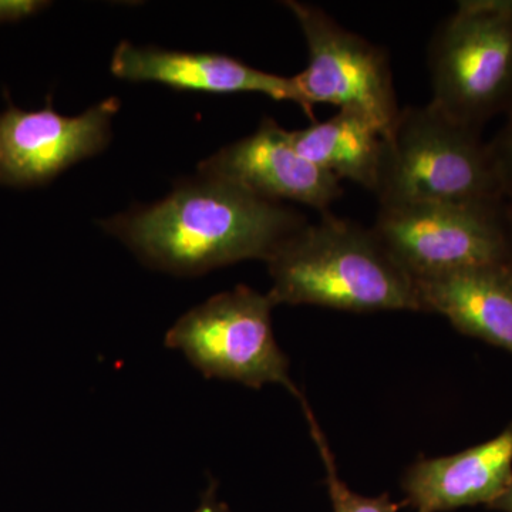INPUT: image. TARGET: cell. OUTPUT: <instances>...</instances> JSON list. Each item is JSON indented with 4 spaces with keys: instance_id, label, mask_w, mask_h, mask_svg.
<instances>
[{
    "instance_id": "12",
    "label": "cell",
    "mask_w": 512,
    "mask_h": 512,
    "mask_svg": "<svg viewBox=\"0 0 512 512\" xmlns=\"http://www.w3.org/2000/svg\"><path fill=\"white\" fill-rule=\"evenodd\" d=\"M421 312L444 316L463 335L512 355V262L416 281Z\"/></svg>"
},
{
    "instance_id": "16",
    "label": "cell",
    "mask_w": 512,
    "mask_h": 512,
    "mask_svg": "<svg viewBox=\"0 0 512 512\" xmlns=\"http://www.w3.org/2000/svg\"><path fill=\"white\" fill-rule=\"evenodd\" d=\"M49 3L40 0H0V23L19 22L36 15Z\"/></svg>"
},
{
    "instance_id": "6",
    "label": "cell",
    "mask_w": 512,
    "mask_h": 512,
    "mask_svg": "<svg viewBox=\"0 0 512 512\" xmlns=\"http://www.w3.org/2000/svg\"><path fill=\"white\" fill-rule=\"evenodd\" d=\"M372 229L414 281L512 262L504 200L379 207Z\"/></svg>"
},
{
    "instance_id": "8",
    "label": "cell",
    "mask_w": 512,
    "mask_h": 512,
    "mask_svg": "<svg viewBox=\"0 0 512 512\" xmlns=\"http://www.w3.org/2000/svg\"><path fill=\"white\" fill-rule=\"evenodd\" d=\"M119 110L116 97L76 117L57 113L50 99L36 111L10 104L0 111V184L18 188L47 184L72 165L97 156L110 144Z\"/></svg>"
},
{
    "instance_id": "17",
    "label": "cell",
    "mask_w": 512,
    "mask_h": 512,
    "mask_svg": "<svg viewBox=\"0 0 512 512\" xmlns=\"http://www.w3.org/2000/svg\"><path fill=\"white\" fill-rule=\"evenodd\" d=\"M217 488V483L211 480L207 490L202 494L200 505L194 512H232L229 510L228 504L218 500Z\"/></svg>"
},
{
    "instance_id": "11",
    "label": "cell",
    "mask_w": 512,
    "mask_h": 512,
    "mask_svg": "<svg viewBox=\"0 0 512 512\" xmlns=\"http://www.w3.org/2000/svg\"><path fill=\"white\" fill-rule=\"evenodd\" d=\"M512 483V421L494 439L451 456L424 458L402 478L404 505L416 512L491 507Z\"/></svg>"
},
{
    "instance_id": "1",
    "label": "cell",
    "mask_w": 512,
    "mask_h": 512,
    "mask_svg": "<svg viewBox=\"0 0 512 512\" xmlns=\"http://www.w3.org/2000/svg\"><path fill=\"white\" fill-rule=\"evenodd\" d=\"M306 218L281 202L198 173L163 200L101 222L147 265L175 275H202L247 259L268 261Z\"/></svg>"
},
{
    "instance_id": "10",
    "label": "cell",
    "mask_w": 512,
    "mask_h": 512,
    "mask_svg": "<svg viewBox=\"0 0 512 512\" xmlns=\"http://www.w3.org/2000/svg\"><path fill=\"white\" fill-rule=\"evenodd\" d=\"M110 69L127 82L158 83L191 92L265 94L274 100L292 101L313 117L293 77L262 72L221 53L180 52L121 42L114 50Z\"/></svg>"
},
{
    "instance_id": "5",
    "label": "cell",
    "mask_w": 512,
    "mask_h": 512,
    "mask_svg": "<svg viewBox=\"0 0 512 512\" xmlns=\"http://www.w3.org/2000/svg\"><path fill=\"white\" fill-rule=\"evenodd\" d=\"M268 293L238 285L212 296L181 316L165 335L207 379L232 380L261 389L281 384L302 404L305 397L289 376V359L275 339Z\"/></svg>"
},
{
    "instance_id": "9",
    "label": "cell",
    "mask_w": 512,
    "mask_h": 512,
    "mask_svg": "<svg viewBox=\"0 0 512 512\" xmlns=\"http://www.w3.org/2000/svg\"><path fill=\"white\" fill-rule=\"evenodd\" d=\"M198 173L228 181L262 200L298 202L319 214L330 212L343 197L338 178L302 157L289 130L269 117L248 137L205 158Z\"/></svg>"
},
{
    "instance_id": "4",
    "label": "cell",
    "mask_w": 512,
    "mask_h": 512,
    "mask_svg": "<svg viewBox=\"0 0 512 512\" xmlns=\"http://www.w3.org/2000/svg\"><path fill=\"white\" fill-rule=\"evenodd\" d=\"M431 100L481 131L512 110V0H461L434 30L427 52Z\"/></svg>"
},
{
    "instance_id": "7",
    "label": "cell",
    "mask_w": 512,
    "mask_h": 512,
    "mask_svg": "<svg viewBox=\"0 0 512 512\" xmlns=\"http://www.w3.org/2000/svg\"><path fill=\"white\" fill-rule=\"evenodd\" d=\"M284 5L298 22L308 47V66L295 74L309 110L318 103L366 117L386 137L400 114L389 53L312 3Z\"/></svg>"
},
{
    "instance_id": "14",
    "label": "cell",
    "mask_w": 512,
    "mask_h": 512,
    "mask_svg": "<svg viewBox=\"0 0 512 512\" xmlns=\"http://www.w3.org/2000/svg\"><path fill=\"white\" fill-rule=\"evenodd\" d=\"M303 412L308 419L313 440L318 446L320 457L326 468V485H328L330 501H332L333 512H397L404 504L393 503L390 494L384 493L379 497H365L350 490L348 485L343 483L336 470L335 458L328 446L326 437L320 430L318 421L313 416L308 402L302 404Z\"/></svg>"
},
{
    "instance_id": "3",
    "label": "cell",
    "mask_w": 512,
    "mask_h": 512,
    "mask_svg": "<svg viewBox=\"0 0 512 512\" xmlns=\"http://www.w3.org/2000/svg\"><path fill=\"white\" fill-rule=\"evenodd\" d=\"M373 194L379 207L505 201L481 131L450 119L430 101L400 110L383 137Z\"/></svg>"
},
{
    "instance_id": "2",
    "label": "cell",
    "mask_w": 512,
    "mask_h": 512,
    "mask_svg": "<svg viewBox=\"0 0 512 512\" xmlns=\"http://www.w3.org/2000/svg\"><path fill=\"white\" fill-rule=\"evenodd\" d=\"M276 305H313L338 311L421 312L416 281L397 264L372 227L320 214L269 256Z\"/></svg>"
},
{
    "instance_id": "15",
    "label": "cell",
    "mask_w": 512,
    "mask_h": 512,
    "mask_svg": "<svg viewBox=\"0 0 512 512\" xmlns=\"http://www.w3.org/2000/svg\"><path fill=\"white\" fill-rule=\"evenodd\" d=\"M487 144L505 201H512V110L507 114L504 126Z\"/></svg>"
},
{
    "instance_id": "13",
    "label": "cell",
    "mask_w": 512,
    "mask_h": 512,
    "mask_svg": "<svg viewBox=\"0 0 512 512\" xmlns=\"http://www.w3.org/2000/svg\"><path fill=\"white\" fill-rule=\"evenodd\" d=\"M295 150L339 181H352L375 192L383 133L366 117L339 110L335 116L302 130L289 131Z\"/></svg>"
},
{
    "instance_id": "19",
    "label": "cell",
    "mask_w": 512,
    "mask_h": 512,
    "mask_svg": "<svg viewBox=\"0 0 512 512\" xmlns=\"http://www.w3.org/2000/svg\"><path fill=\"white\" fill-rule=\"evenodd\" d=\"M508 221H510L511 239H512V201H507Z\"/></svg>"
},
{
    "instance_id": "18",
    "label": "cell",
    "mask_w": 512,
    "mask_h": 512,
    "mask_svg": "<svg viewBox=\"0 0 512 512\" xmlns=\"http://www.w3.org/2000/svg\"><path fill=\"white\" fill-rule=\"evenodd\" d=\"M488 508L494 511L512 512V483L510 487H508V490Z\"/></svg>"
}]
</instances>
